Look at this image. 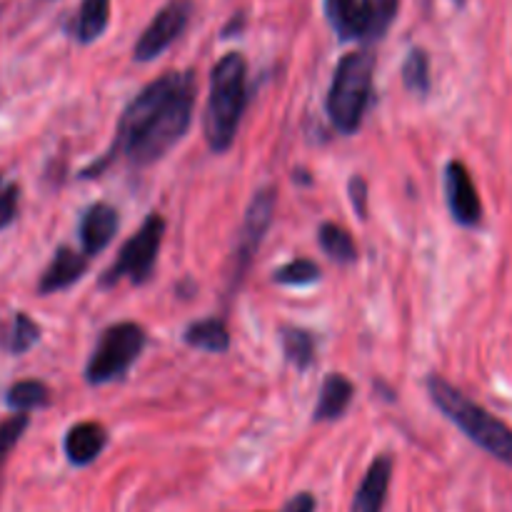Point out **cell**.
<instances>
[{
  "mask_svg": "<svg viewBox=\"0 0 512 512\" xmlns=\"http://www.w3.org/2000/svg\"><path fill=\"white\" fill-rule=\"evenodd\" d=\"M390 475H393V460L388 455L375 460L363 483H360L358 493H355L353 512H383L390 488Z\"/></svg>",
  "mask_w": 512,
  "mask_h": 512,
  "instance_id": "11",
  "label": "cell"
},
{
  "mask_svg": "<svg viewBox=\"0 0 512 512\" xmlns=\"http://www.w3.org/2000/svg\"><path fill=\"white\" fill-rule=\"evenodd\" d=\"M85 270H88V260L63 245V248H58V253H55L53 263L45 268L43 278H40V295L58 293V290L70 288V285L78 283V280L83 278Z\"/></svg>",
  "mask_w": 512,
  "mask_h": 512,
  "instance_id": "12",
  "label": "cell"
},
{
  "mask_svg": "<svg viewBox=\"0 0 512 512\" xmlns=\"http://www.w3.org/2000/svg\"><path fill=\"white\" fill-rule=\"evenodd\" d=\"M350 200H353V208L355 213L360 215V220L368 218V183H365L360 175H355L353 180H350Z\"/></svg>",
  "mask_w": 512,
  "mask_h": 512,
  "instance_id": "27",
  "label": "cell"
},
{
  "mask_svg": "<svg viewBox=\"0 0 512 512\" xmlns=\"http://www.w3.org/2000/svg\"><path fill=\"white\" fill-rule=\"evenodd\" d=\"M373 70L375 58L368 50L348 53L335 68L328 90V115L340 133H355L363 123L370 90H373Z\"/></svg>",
  "mask_w": 512,
  "mask_h": 512,
  "instance_id": "4",
  "label": "cell"
},
{
  "mask_svg": "<svg viewBox=\"0 0 512 512\" xmlns=\"http://www.w3.org/2000/svg\"><path fill=\"white\" fill-rule=\"evenodd\" d=\"M120 218L115 213V208H110L108 203H95L85 210L83 220H80V243L88 255H98L100 250H105L113 240V235L118 233Z\"/></svg>",
  "mask_w": 512,
  "mask_h": 512,
  "instance_id": "10",
  "label": "cell"
},
{
  "mask_svg": "<svg viewBox=\"0 0 512 512\" xmlns=\"http://www.w3.org/2000/svg\"><path fill=\"white\" fill-rule=\"evenodd\" d=\"M163 233H165L163 218L150 213L148 218H145V223L140 225L138 233H135L123 248H120L118 260L105 270L100 285H103V288H110V285H115L123 278H130L135 285L145 283V280L150 278V273H153L155 260H158Z\"/></svg>",
  "mask_w": 512,
  "mask_h": 512,
  "instance_id": "6",
  "label": "cell"
},
{
  "mask_svg": "<svg viewBox=\"0 0 512 512\" xmlns=\"http://www.w3.org/2000/svg\"><path fill=\"white\" fill-rule=\"evenodd\" d=\"M320 278V268L313 263V260H293V263L283 265L273 273V280L280 285H308L315 283Z\"/></svg>",
  "mask_w": 512,
  "mask_h": 512,
  "instance_id": "23",
  "label": "cell"
},
{
  "mask_svg": "<svg viewBox=\"0 0 512 512\" xmlns=\"http://www.w3.org/2000/svg\"><path fill=\"white\" fill-rule=\"evenodd\" d=\"M8 408H13L15 413H28V410L43 408L50 403V390L45 388L40 380H20L13 388L8 390V398H5Z\"/></svg>",
  "mask_w": 512,
  "mask_h": 512,
  "instance_id": "20",
  "label": "cell"
},
{
  "mask_svg": "<svg viewBox=\"0 0 512 512\" xmlns=\"http://www.w3.org/2000/svg\"><path fill=\"white\" fill-rule=\"evenodd\" d=\"M400 0H360V40H380L398 15Z\"/></svg>",
  "mask_w": 512,
  "mask_h": 512,
  "instance_id": "15",
  "label": "cell"
},
{
  "mask_svg": "<svg viewBox=\"0 0 512 512\" xmlns=\"http://www.w3.org/2000/svg\"><path fill=\"white\" fill-rule=\"evenodd\" d=\"M445 198H448V208L455 223L465 225V228L480 225L483 203H480L478 188H475L468 168L458 160L448 163V168H445Z\"/></svg>",
  "mask_w": 512,
  "mask_h": 512,
  "instance_id": "9",
  "label": "cell"
},
{
  "mask_svg": "<svg viewBox=\"0 0 512 512\" xmlns=\"http://www.w3.org/2000/svg\"><path fill=\"white\" fill-rule=\"evenodd\" d=\"M403 83L413 95H428L430 90V60L420 48L410 50L403 65Z\"/></svg>",
  "mask_w": 512,
  "mask_h": 512,
  "instance_id": "22",
  "label": "cell"
},
{
  "mask_svg": "<svg viewBox=\"0 0 512 512\" xmlns=\"http://www.w3.org/2000/svg\"><path fill=\"white\" fill-rule=\"evenodd\" d=\"M18 213V185L0 178V230L13 223Z\"/></svg>",
  "mask_w": 512,
  "mask_h": 512,
  "instance_id": "26",
  "label": "cell"
},
{
  "mask_svg": "<svg viewBox=\"0 0 512 512\" xmlns=\"http://www.w3.org/2000/svg\"><path fill=\"white\" fill-rule=\"evenodd\" d=\"M193 73H165L145 85L120 118L115 145L108 158L85 175L98 173L115 153H125L133 165H153L163 158L188 130L193 118Z\"/></svg>",
  "mask_w": 512,
  "mask_h": 512,
  "instance_id": "1",
  "label": "cell"
},
{
  "mask_svg": "<svg viewBox=\"0 0 512 512\" xmlns=\"http://www.w3.org/2000/svg\"><path fill=\"white\" fill-rule=\"evenodd\" d=\"M318 240H320V248L330 255L333 260L338 263H353L358 258V248H355L353 238L345 228L335 223H323L318 230Z\"/></svg>",
  "mask_w": 512,
  "mask_h": 512,
  "instance_id": "19",
  "label": "cell"
},
{
  "mask_svg": "<svg viewBox=\"0 0 512 512\" xmlns=\"http://www.w3.org/2000/svg\"><path fill=\"white\" fill-rule=\"evenodd\" d=\"M285 512H315V498L310 493H300L285 505Z\"/></svg>",
  "mask_w": 512,
  "mask_h": 512,
  "instance_id": "28",
  "label": "cell"
},
{
  "mask_svg": "<svg viewBox=\"0 0 512 512\" xmlns=\"http://www.w3.org/2000/svg\"><path fill=\"white\" fill-rule=\"evenodd\" d=\"M325 15L340 40H360V0H325Z\"/></svg>",
  "mask_w": 512,
  "mask_h": 512,
  "instance_id": "18",
  "label": "cell"
},
{
  "mask_svg": "<svg viewBox=\"0 0 512 512\" xmlns=\"http://www.w3.org/2000/svg\"><path fill=\"white\" fill-rule=\"evenodd\" d=\"M428 390L433 403L445 413V418L453 420L478 448H483L495 460L512 468V430L503 420L490 415L488 410L480 408L468 395H463L455 385L438 378V375H430Z\"/></svg>",
  "mask_w": 512,
  "mask_h": 512,
  "instance_id": "3",
  "label": "cell"
},
{
  "mask_svg": "<svg viewBox=\"0 0 512 512\" xmlns=\"http://www.w3.org/2000/svg\"><path fill=\"white\" fill-rule=\"evenodd\" d=\"M108 433L100 423H80L65 435V455L73 465H88L103 453Z\"/></svg>",
  "mask_w": 512,
  "mask_h": 512,
  "instance_id": "13",
  "label": "cell"
},
{
  "mask_svg": "<svg viewBox=\"0 0 512 512\" xmlns=\"http://www.w3.org/2000/svg\"><path fill=\"white\" fill-rule=\"evenodd\" d=\"M190 15H193V0H170V3H165L160 13L150 20L148 28L143 30L138 43H135V60L148 63V60L158 58L163 50H168L170 43L185 30Z\"/></svg>",
  "mask_w": 512,
  "mask_h": 512,
  "instance_id": "8",
  "label": "cell"
},
{
  "mask_svg": "<svg viewBox=\"0 0 512 512\" xmlns=\"http://www.w3.org/2000/svg\"><path fill=\"white\" fill-rule=\"evenodd\" d=\"M145 348V330L135 323H118L110 325L100 335L93 355L85 368V380L90 385H103L110 380L123 378L130 370V365L138 360V355Z\"/></svg>",
  "mask_w": 512,
  "mask_h": 512,
  "instance_id": "5",
  "label": "cell"
},
{
  "mask_svg": "<svg viewBox=\"0 0 512 512\" xmlns=\"http://www.w3.org/2000/svg\"><path fill=\"white\" fill-rule=\"evenodd\" d=\"M38 338H40L38 323H33V320H30L25 313L15 315L13 330H10V338H8L10 353H15V355L25 353V350H30L35 343H38Z\"/></svg>",
  "mask_w": 512,
  "mask_h": 512,
  "instance_id": "24",
  "label": "cell"
},
{
  "mask_svg": "<svg viewBox=\"0 0 512 512\" xmlns=\"http://www.w3.org/2000/svg\"><path fill=\"white\" fill-rule=\"evenodd\" d=\"M283 350L288 363L298 370H308L315 363V340L308 330L283 328Z\"/></svg>",
  "mask_w": 512,
  "mask_h": 512,
  "instance_id": "21",
  "label": "cell"
},
{
  "mask_svg": "<svg viewBox=\"0 0 512 512\" xmlns=\"http://www.w3.org/2000/svg\"><path fill=\"white\" fill-rule=\"evenodd\" d=\"M243 23H245V15H243V13H238V15H235V18L230 20L228 25H225V30H223V38H230V35H233V33H240V30H243Z\"/></svg>",
  "mask_w": 512,
  "mask_h": 512,
  "instance_id": "29",
  "label": "cell"
},
{
  "mask_svg": "<svg viewBox=\"0 0 512 512\" xmlns=\"http://www.w3.org/2000/svg\"><path fill=\"white\" fill-rule=\"evenodd\" d=\"M185 343L190 348L205 350V353H225L230 348V333L220 318L198 320L185 330Z\"/></svg>",
  "mask_w": 512,
  "mask_h": 512,
  "instance_id": "16",
  "label": "cell"
},
{
  "mask_svg": "<svg viewBox=\"0 0 512 512\" xmlns=\"http://www.w3.org/2000/svg\"><path fill=\"white\" fill-rule=\"evenodd\" d=\"M248 65L240 53H228L218 60L210 75V95L203 115V133L210 150L225 153L235 143L240 118H243L248 88H245Z\"/></svg>",
  "mask_w": 512,
  "mask_h": 512,
  "instance_id": "2",
  "label": "cell"
},
{
  "mask_svg": "<svg viewBox=\"0 0 512 512\" xmlns=\"http://www.w3.org/2000/svg\"><path fill=\"white\" fill-rule=\"evenodd\" d=\"M353 400V383L338 373H330L325 378L323 390H320L318 408H315V420H338L348 410Z\"/></svg>",
  "mask_w": 512,
  "mask_h": 512,
  "instance_id": "14",
  "label": "cell"
},
{
  "mask_svg": "<svg viewBox=\"0 0 512 512\" xmlns=\"http://www.w3.org/2000/svg\"><path fill=\"white\" fill-rule=\"evenodd\" d=\"M110 20V0H83L75 18V38L80 43H93L103 35Z\"/></svg>",
  "mask_w": 512,
  "mask_h": 512,
  "instance_id": "17",
  "label": "cell"
},
{
  "mask_svg": "<svg viewBox=\"0 0 512 512\" xmlns=\"http://www.w3.org/2000/svg\"><path fill=\"white\" fill-rule=\"evenodd\" d=\"M275 190L265 188L255 193V198L250 200L248 213H245L243 220V230L238 235V248H235L233 255V285L230 288H238L240 280L245 278L248 273V265L253 263V255L258 253L260 243H263L265 233H268L270 223H273V213H275Z\"/></svg>",
  "mask_w": 512,
  "mask_h": 512,
  "instance_id": "7",
  "label": "cell"
},
{
  "mask_svg": "<svg viewBox=\"0 0 512 512\" xmlns=\"http://www.w3.org/2000/svg\"><path fill=\"white\" fill-rule=\"evenodd\" d=\"M28 415L25 413H18L13 415V418H8L5 423H0V468H3V463L8 460L10 450L18 445V440L23 438L25 428H28Z\"/></svg>",
  "mask_w": 512,
  "mask_h": 512,
  "instance_id": "25",
  "label": "cell"
}]
</instances>
